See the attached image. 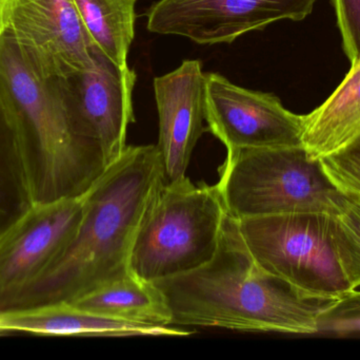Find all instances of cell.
<instances>
[{
  "label": "cell",
  "mask_w": 360,
  "mask_h": 360,
  "mask_svg": "<svg viewBox=\"0 0 360 360\" xmlns=\"http://www.w3.org/2000/svg\"><path fill=\"white\" fill-rule=\"evenodd\" d=\"M158 145L127 146L89 188L72 240L42 276L8 308L72 304L134 276L130 260L137 232L165 185Z\"/></svg>",
  "instance_id": "cell-1"
},
{
  "label": "cell",
  "mask_w": 360,
  "mask_h": 360,
  "mask_svg": "<svg viewBox=\"0 0 360 360\" xmlns=\"http://www.w3.org/2000/svg\"><path fill=\"white\" fill-rule=\"evenodd\" d=\"M93 44L120 67L128 65L137 0H73Z\"/></svg>",
  "instance_id": "cell-17"
},
{
  "label": "cell",
  "mask_w": 360,
  "mask_h": 360,
  "mask_svg": "<svg viewBox=\"0 0 360 360\" xmlns=\"http://www.w3.org/2000/svg\"><path fill=\"white\" fill-rule=\"evenodd\" d=\"M86 192L35 201L0 232V309L36 283L72 240L84 215Z\"/></svg>",
  "instance_id": "cell-8"
},
{
  "label": "cell",
  "mask_w": 360,
  "mask_h": 360,
  "mask_svg": "<svg viewBox=\"0 0 360 360\" xmlns=\"http://www.w3.org/2000/svg\"><path fill=\"white\" fill-rule=\"evenodd\" d=\"M226 206L217 186H196L188 177L165 183L133 244L132 274L154 283L192 272L215 255Z\"/></svg>",
  "instance_id": "cell-5"
},
{
  "label": "cell",
  "mask_w": 360,
  "mask_h": 360,
  "mask_svg": "<svg viewBox=\"0 0 360 360\" xmlns=\"http://www.w3.org/2000/svg\"><path fill=\"white\" fill-rule=\"evenodd\" d=\"M234 219L340 211V190L302 145L226 154L216 184Z\"/></svg>",
  "instance_id": "cell-4"
},
{
  "label": "cell",
  "mask_w": 360,
  "mask_h": 360,
  "mask_svg": "<svg viewBox=\"0 0 360 360\" xmlns=\"http://www.w3.org/2000/svg\"><path fill=\"white\" fill-rule=\"evenodd\" d=\"M0 34L46 78L86 69L97 50L73 0H0Z\"/></svg>",
  "instance_id": "cell-7"
},
{
  "label": "cell",
  "mask_w": 360,
  "mask_h": 360,
  "mask_svg": "<svg viewBox=\"0 0 360 360\" xmlns=\"http://www.w3.org/2000/svg\"><path fill=\"white\" fill-rule=\"evenodd\" d=\"M160 118L158 147L165 182L186 177L193 150L205 131V73L199 61H184L174 71L154 78Z\"/></svg>",
  "instance_id": "cell-12"
},
{
  "label": "cell",
  "mask_w": 360,
  "mask_h": 360,
  "mask_svg": "<svg viewBox=\"0 0 360 360\" xmlns=\"http://www.w3.org/2000/svg\"><path fill=\"white\" fill-rule=\"evenodd\" d=\"M323 170L345 194L360 198V133L338 151L321 159Z\"/></svg>",
  "instance_id": "cell-19"
},
{
  "label": "cell",
  "mask_w": 360,
  "mask_h": 360,
  "mask_svg": "<svg viewBox=\"0 0 360 360\" xmlns=\"http://www.w3.org/2000/svg\"><path fill=\"white\" fill-rule=\"evenodd\" d=\"M35 200L33 175L18 126L0 88V232Z\"/></svg>",
  "instance_id": "cell-16"
},
{
  "label": "cell",
  "mask_w": 360,
  "mask_h": 360,
  "mask_svg": "<svg viewBox=\"0 0 360 360\" xmlns=\"http://www.w3.org/2000/svg\"><path fill=\"white\" fill-rule=\"evenodd\" d=\"M69 304L101 316L141 325L165 327L171 325L172 321L160 289L135 276L101 287Z\"/></svg>",
  "instance_id": "cell-15"
},
{
  "label": "cell",
  "mask_w": 360,
  "mask_h": 360,
  "mask_svg": "<svg viewBox=\"0 0 360 360\" xmlns=\"http://www.w3.org/2000/svg\"><path fill=\"white\" fill-rule=\"evenodd\" d=\"M25 332L50 336H188L172 325L118 321L80 310L69 304L0 309V334Z\"/></svg>",
  "instance_id": "cell-13"
},
{
  "label": "cell",
  "mask_w": 360,
  "mask_h": 360,
  "mask_svg": "<svg viewBox=\"0 0 360 360\" xmlns=\"http://www.w3.org/2000/svg\"><path fill=\"white\" fill-rule=\"evenodd\" d=\"M328 225L340 268L354 291L360 287V198L348 194L340 211L329 215Z\"/></svg>",
  "instance_id": "cell-18"
},
{
  "label": "cell",
  "mask_w": 360,
  "mask_h": 360,
  "mask_svg": "<svg viewBox=\"0 0 360 360\" xmlns=\"http://www.w3.org/2000/svg\"><path fill=\"white\" fill-rule=\"evenodd\" d=\"M59 80L74 111L101 144L109 167L126 150L127 131L135 120L136 73L129 66L116 65L97 49L86 69Z\"/></svg>",
  "instance_id": "cell-11"
},
{
  "label": "cell",
  "mask_w": 360,
  "mask_h": 360,
  "mask_svg": "<svg viewBox=\"0 0 360 360\" xmlns=\"http://www.w3.org/2000/svg\"><path fill=\"white\" fill-rule=\"evenodd\" d=\"M237 223L257 263L304 295L338 300L352 292L332 245L329 215L289 213Z\"/></svg>",
  "instance_id": "cell-6"
},
{
  "label": "cell",
  "mask_w": 360,
  "mask_h": 360,
  "mask_svg": "<svg viewBox=\"0 0 360 360\" xmlns=\"http://www.w3.org/2000/svg\"><path fill=\"white\" fill-rule=\"evenodd\" d=\"M0 88L18 126L37 201L84 194L108 165L59 77L40 75L14 42L0 34Z\"/></svg>",
  "instance_id": "cell-3"
},
{
  "label": "cell",
  "mask_w": 360,
  "mask_h": 360,
  "mask_svg": "<svg viewBox=\"0 0 360 360\" xmlns=\"http://www.w3.org/2000/svg\"><path fill=\"white\" fill-rule=\"evenodd\" d=\"M360 133V58L334 92L302 116V143L313 158L338 151Z\"/></svg>",
  "instance_id": "cell-14"
},
{
  "label": "cell",
  "mask_w": 360,
  "mask_h": 360,
  "mask_svg": "<svg viewBox=\"0 0 360 360\" xmlns=\"http://www.w3.org/2000/svg\"><path fill=\"white\" fill-rule=\"evenodd\" d=\"M154 285L166 298L171 325L179 328L313 335L319 316L336 302L304 295L264 270L228 211L207 264Z\"/></svg>",
  "instance_id": "cell-2"
},
{
  "label": "cell",
  "mask_w": 360,
  "mask_h": 360,
  "mask_svg": "<svg viewBox=\"0 0 360 360\" xmlns=\"http://www.w3.org/2000/svg\"><path fill=\"white\" fill-rule=\"evenodd\" d=\"M207 130L226 146L241 150L302 145V116L285 109L270 93L241 88L217 73L205 74Z\"/></svg>",
  "instance_id": "cell-10"
},
{
  "label": "cell",
  "mask_w": 360,
  "mask_h": 360,
  "mask_svg": "<svg viewBox=\"0 0 360 360\" xmlns=\"http://www.w3.org/2000/svg\"><path fill=\"white\" fill-rule=\"evenodd\" d=\"M317 0H160L148 11V30L199 44H226L279 20H304Z\"/></svg>",
  "instance_id": "cell-9"
},
{
  "label": "cell",
  "mask_w": 360,
  "mask_h": 360,
  "mask_svg": "<svg viewBox=\"0 0 360 360\" xmlns=\"http://www.w3.org/2000/svg\"><path fill=\"white\" fill-rule=\"evenodd\" d=\"M319 334L360 335V291L354 290L336 300L319 316Z\"/></svg>",
  "instance_id": "cell-20"
},
{
  "label": "cell",
  "mask_w": 360,
  "mask_h": 360,
  "mask_svg": "<svg viewBox=\"0 0 360 360\" xmlns=\"http://www.w3.org/2000/svg\"><path fill=\"white\" fill-rule=\"evenodd\" d=\"M342 34V48L351 63L360 58V0H331Z\"/></svg>",
  "instance_id": "cell-21"
}]
</instances>
